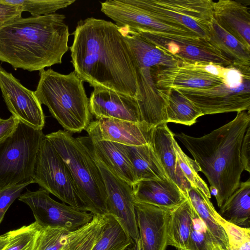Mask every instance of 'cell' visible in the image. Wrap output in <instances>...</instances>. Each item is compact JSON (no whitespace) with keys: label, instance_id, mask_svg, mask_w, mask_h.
<instances>
[{"label":"cell","instance_id":"cell-8","mask_svg":"<svg viewBox=\"0 0 250 250\" xmlns=\"http://www.w3.org/2000/svg\"><path fill=\"white\" fill-rule=\"evenodd\" d=\"M33 178L34 183L62 203L87 211L67 167L45 135L37 155Z\"/></svg>","mask_w":250,"mask_h":250},{"label":"cell","instance_id":"cell-33","mask_svg":"<svg viewBox=\"0 0 250 250\" xmlns=\"http://www.w3.org/2000/svg\"><path fill=\"white\" fill-rule=\"evenodd\" d=\"M42 226L35 221L9 231L8 243L3 250H35Z\"/></svg>","mask_w":250,"mask_h":250},{"label":"cell","instance_id":"cell-34","mask_svg":"<svg viewBox=\"0 0 250 250\" xmlns=\"http://www.w3.org/2000/svg\"><path fill=\"white\" fill-rule=\"evenodd\" d=\"M5 2L20 6L22 12H29L32 17L55 13L75 2V0H3Z\"/></svg>","mask_w":250,"mask_h":250},{"label":"cell","instance_id":"cell-44","mask_svg":"<svg viewBox=\"0 0 250 250\" xmlns=\"http://www.w3.org/2000/svg\"><path fill=\"white\" fill-rule=\"evenodd\" d=\"M133 250H142L141 242L140 239L135 242Z\"/></svg>","mask_w":250,"mask_h":250},{"label":"cell","instance_id":"cell-42","mask_svg":"<svg viewBox=\"0 0 250 250\" xmlns=\"http://www.w3.org/2000/svg\"><path fill=\"white\" fill-rule=\"evenodd\" d=\"M10 232L0 235V250H3L7 246L9 239Z\"/></svg>","mask_w":250,"mask_h":250},{"label":"cell","instance_id":"cell-21","mask_svg":"<svg viewBox=\"0 0 250 250\" xmlns=\"http://www.w3.org/2000/svg\"><path fill=\"white\" fill-rule=\"evenodd\" d=\"M132 188L135 201L163 208L173 209L187 199L170 179L141 180L135 183Z\"/></svg>","mask_w":250,"mask_h":250},{"label":"cell","instance_id":"cell-26","mask_svg":"<svg viewBox=\"0 0 250 250\" xmlns=\"http://www.w3.org/2000/svg\"><path fill=\"white\" fill-rule=\"evenodd\" d=\"M166 104V123L190 126L204 115L201 110L180 92L173 88L159 89Z\"/></svg>","mask_w":250,"mask_h":250},{"label":"cell","instance_id":"cell-17","mask_svg":"<svg viewBox=\"0 0 250 250\" xmlns=\"http://www.w3.org/2000/svg\"><path fill=\"white\" fill-rule=\"evenodd\" d=\"M152 129L145 123L101 118L91 121L85 130L87 136L95 140L140 146L150 144Z\"/></svg>","mask_w":250,"mask_h":250},{"label":"cell","instance_id":"cell-6","mask_svg":"<svg viewBox=\"0 0 250 250\" xmlns=\"http://www.w3.org/2000/svg\"><path fill=\"white\" fill-rule=\"evenodd\" d=\"M122 30L136 60L135 99L142 121L151 128L167 123L166 104L157 87L155 72L159 67L174 66L180 61L138 33Z\"/></svg>","mask_w":250,"mask_h":250},{"label":"cell","instance_id":"cell-5","mask_svg":"<svg viewBox=\"0 0 250 250\" xmlns=\"http://www.w3.org/2000/svg\"><path fill=\"white\" fill-rule=\"evenodd\" d=\"M67 167L78 195L93 215L108 213L104 181L90 151L80 137L59 130L45 135Z\"/></svg>","mask_w":250,"mask_h":250},{"label":"cell","instance_id":"cell-43","mask_svg":"<svg viewBox=\"0 0 250 250\" xmlns=\"http://www.w3.org/2000/svg\"><path fill=\"white\" fill-rule=\"evenodd\" d=\"M231 250H250V241L244 243L237 249Z\"/></svg>","mask_w":250,"mask_h":250},{"label":"cell","instance_id":"cell-30","mask_svg":"<svg viewBox=\"0 0 250 250\" xmlns=\"http://www.w3.org/2000/svg\"><path fill=\"white\" fill-rule=\"evenodd\" d=\"M106 223V214L93 215L90 222L69 233L62 250H91Z\"/></svg>","mask_w":250,"mask_h":250},{"label":"cell","instance_id":"cell-39","mask_svg":"<svg viewBox=\"0 0 250 250\" xmlns=\"http://www.w3.org/2000/svg\"><path fill=\"white\" fill-rule=\"evenodd\" d=\"M22 12L20 6L0 0V28L21 18Z\"/></svg>","mask_w":250,"mask_h":250},{"label":"cell","instance_id":"cell-40","mask_svg":"<svg viewBox=\"0 0 250 250\" xmlns=\"http://www.w3.org/2000/svg\"><path fill=\"white\" fill-rule=\"evenodd\" d=\"M19 122V120L12 115L6 119L0 118V143L14 133Z\"/></svg>","mask_w":250,"mask_h":250},{"label":"cell","instance_id":"cell-47","mask_svg":"<svg viewBox=\"0 0 250 250\" xmlns=\"http://www.w3.org/2000/svg\"><path fill=\"white\" fill-rule=\"evenodd\" d=\"M177 250H183L177 249Z\"/></svg>","mask_w":250,"mask_h":250},{"label":"cell","instance_id":"cell-1","mask_svg":"<svg viewBox=\"0 0 250 250\" xmlns=\"http://www.w3.org/2000/svg\"><path fill=\"white\" fill-rule=\"evenodd\" d=\"M73 34L71 62L83 82L135 98L136 60L122 29L90 17L79 21Z\"/></svg>","mask_w":250,"mask_h":250},{"label":"cell","instance_id":"cell-35","mask_svg":"<svg viewBox=\"0 0 250 250\" xmlns=\"http://www.w3.org/2000/svg\"><path fill=\"white\" fill-rule=\"evenodd\" d=\"M217 245H219L194 210L187 250H214Z\"/></svg>","mask_w":250,"mask_h":250},{"label":"cell","instance_id":"cell-7","mask_svg":"<svg viewBox=\"0 0 250 250\" xmlns=\"http://www.w3.org/2000/svg\"><path fill=\"white\" fill-rule=\"evenodd\" d=\"M44 134L19 122L14 133L0 143V190L33 183L37 155Z\"/></svg>","mask_w":250,"mask_h":250},{"label":"cell","instance_id":"cell-13","mask_svg":"<svg viewBox=\"0 0 250 250\" xmlns=\"http://www.w3.org/2000/svg\"><path fill=\"white\" fill-rule=\"evenodd\" d=\"M225 72V68L220 65L179 61L174 66L156 69L155 79L158 89L207 88L222 83L229 86L227 81L221 78Z\"/></svg>","mask_w":250,"mask_h":250},{"label":"cell","instance_id":"cell-10","mask_svg":"<svg viewBox=\"0 0 250 250\" xmlns=\"http://www.w3.org/2000/svg\"><path fill=\"white\" fill-rule=\"evenodd\" d=\"M158 18L181 25L208 41L213 20L212 0H137Z\"/></svg>","mask_w":250,"mask_h":250},{"label":"cell","instance_id":"cell-11","mask_svg":"<svg viewBox=\"0 0 250 250\" xmlns=\"http://www.w3.org/2000/svg\"><path fill=\"white\" fill-rule=\"evenodd\" d=\"M32 211L35 222L42 227L61 228L74 231L90 222L93 215L53 199L42 188L27 190L18 198Z\"/></svg>","mask_w":250,"mask_h":250},{"label":"cell","instance_id":"cell-28","mask_svg":"<svg viewBox=\"0 0 250 250\" xmlns=\"http://www.w3.org/2000/svg\"><path fill=\"white\" fill-rule=\"evenodd\" d=\"M219 214L226 221L243 228H250V179L240 182L238 188L220 208Z\"/></svg>","mask_w":250,"mask_h":250},{"label":"cell","instance_id":"cell-46","mask_svg":"<svg viewBox=\"0 0 250 250\" xmlns=\"http://www.w3.org/2000/svg\"><path fill=\"white\" fill-rule=\"evenodd\" d=\"M133 246L134 245L130 246L127 247V248H126L124 250H133Z\"/></svg>","mask_w":250,"mask_h":250},{"label":"cell","instance_id":"cell-19","mask_svg":"<svg viewBox=\"0 0 250 250\" xmlns=\"http://www.w3.org/2000/svg\"><path fill=\"white\" fill-rule=\"evenodd\" d=\"M89 100V109L96 119L111 118L144 123L134 97L103 88L94 87Z\"/></svg>","mask_w":250,"mask_h":250},{"label":"cell","instance_id":"cell-4","mask_svg":"<svg viewBox=\"0 0 250 250\" xmlns=\"http://www.w3.org/2000/svg\"><path fill=\"white\" fill-rule=\"evenodd\" d=\"M39 72L34 93L40 103L48 107L64 130L72 134L85 130L92 116L83 81L74 71L68 74L52 69Z\"/></svg>","mask_w":250,"mask_h":250},{"label":"cell","instance_id":"cell-3","mask_svg":"<svg viewBox=\"0 0 250 250\" xmlns=\"http://www.w3.org/2000/svg\"><path fill=\"white\" fill-rule=\"evenodd\" d=\"M64 15L21 18L0 28V61L30 72L61 64L68 50Z\"/></svg>","mask_w":250,"mask_h":250},{"label":"cell","instance_id":"cell-36","mask_svg":"<svg viewBox=\"0 0 250 250\" xmlns=\"http://www.w3.org/2000/svg\"><path fill=\"white\" fill-rule=\"evenodd\" d=\"M70 232L61 228L42 227L35 250H62Z\"/></svg>","mask_w":250,"mask_h":250},{"label":"cell","instance_id":"cell-12","mask_svg":"<svg viewBox=\"0 0 250 250\" xmlns=\"http://www.w3.org/2000/svg\"><path fill=\"white\" fill-rule=\"evenodd\" d=\"M192 102L205 115L250 110V75L238 86L225 83L207 88H172Z\"/></svg>","mask_w":250,"mask_h":250},{"label":"cell","instance_id":"cell-32","mask_svg":"<svg viewBox=\"0 0 250 250\" xmlns=\"http://www.w3.org/2000/svg\"><path fill=\"white\" fill-rule=\"evenodd\" d=\"M173 145L176 155V160L184 177L191 187L200 190L208 199L211 192L206 183L198 175L200 168L195 161L187 155L178 144L175 138Z\"/></svg>","mask_w":250,"mask_h":250},{"label":"cell","instance_id":"cell-45","mask_svg":"<svg viewBox=\"0 0 250 250\" xmlns=\"http://www.w3.org/2000/svg\"><path fill=\"white\" fill-rule=\"evenodd\" d=\"M214 250H224L220 246L217 245L214 249Z\"/></svg>","mask_w":250,"mask_h":250},{"label":"cell","instance_id":"cell-27","mask_svg":"<svg viewBox=\"0 0 250 250\" xmlns=\"http://www.w3.org/2000/svg\"><path fill=\"white\" fill-rule=\"evenodd\" d=\"M195 212L205 224L216 242L224 250H229L227 236L216 219L217 211L212 203L200 190L190 186L186 192Z\"/></svg>","mask_w":250,"mask_h":250},{"label":"cell","instance_id":"cell-15","mask_svg":"<svg viewBox=\"0 0 250 250\" xmlns=\"http://www.w3.org/2000/svg\"><path fill=\"white\" fill-rule=\"evenodd\" d=\"M180 61L232 67L230 62L208 40L155 32L137 33Z\"/></svg>","mask_w":250,"mask_h":250},{"label":"cell","instance_id":"cell-2","mask_svg":"<svg viewBox=\"0 0 250 250\" xmlns=\"http://www.w3.org/2000/svg\"><path fill=\"white\" fill-rule=\"evenodd\" d=\"M250 126V110L237 112L231 121L200 137L174 133L206 176L220 208L238 188L244 167L240 149Z\"/></svg>","mask_w":250,"mask_h":250},{"label":"cell","instance_id":"cell-18","mask_svg":"<svg viewBox=\"0 0 250 250\" xmlns=\"http://www.w3.org/2000/svg\"><path fill=\"white\" fill-rule=\"evenodd\" d=\"M134 208L142 250H166L172 209L135 201Z\"/></svg>","mask_w":250,"mask_h":250},{"label":"cell","instance_id":"cell-38","mask_svg":"<svg viewBox=\"0 0 250 250\" xmlns=\"http://www.w3.org/2000/svg\"><path fill=\"white\" fill-rule=\"evenodd\" d=\"M29 184L14 186L0 190V225L10 206Z\"/></svg>","mask_w":250,"mask_h":250},{"label":"cell","instance_id":"cell-25","mask_svg":"<svg viewBox=\"0 0 250 250\" xmlns=\"http://www.w3.org/2000/svg\"><path fill=\"white\" fill-rule=\"evenodd\" d=\"M124 146L132 166L135 183L146 180L169 179L150 144Z\"/></svg>","mask_w":250,"mask_h":250},{"label":"cell","instance_id":"cell-16","mask_svg":"<svg viewBox=\"0 0 250 250\" xmlns=\"http://www.w3.org/2000/svg\"><path fill=\"white\" fill-rule=\"evenodd\" d=\"M0 89L12 115L20 122L36 129L42 130L45 116L34 91L24 87L12 73L0 66Z\"/></svg>","mask_w":250,"mask_h":250},{"label":"cell","instance_id":"cell-29","mask_svg":"<svg viewBox=\"0 0 250 250\" xmlns=\"http://www.w3.org/2000/svg\"><path fill=\"white\" fill-rule=\"evenodd\" d=\"M194 212V209L187 197L171 210L168 228V245L187 250Z\"/></svg>","mask_w":250,"mask_h":250},{"label":"cell","instance_id":"cell-37","mask_svg":"<svg viewBox=\"0 0 250 250\" xmlns=\"http://www.w3.org/2000/svg\"><path fill=\"white\" fill-rule=\"evenodd\" d=\"M216 219L224 229L228 239L229 250L237 249L250 241V228H243L232 224L224 219L218 212Z\"/></svg>","mask_w":250,"mask_h":250},{"label":"cell","instance_id":"cell-24","mask_svg":"<svg viewBox=\"0 0 250 250\" xmlns=\"http://www.w3.org/2000/svg\"><path fill=\"white\" fill-rule=\"evenodd\" d=\"M208 42L243 74H250V49L224 30L213 18L208 26Z\"/></svg>","mask_w":250,"mask_h":250},{"label":"cell","instance_id":"cell-31","mask_svg":"<svg viewBox=\"0 0 250 250\" xmlns=\"http://www.w3.org/2000/svg\"><path fill=\"white\" fill-rule=\"evenodd\" d=\"M107 223L91 250H124L134 245L116 219L107 214Z\"/></svg>","mask_w":250,"mask_h":250},{"label":"cell","instance_id":"cell-9","mask_svg":"<svg viewBox=\"0 0 250 250\" xmlns=\"http://www.w3.org/2000/svg\"><path fill=\"white\" fill-rule=\"evenodd\" d=\"M101 11L121 29L136 33L155 32L167 35L199 37L186 27L158 18L137 0H108L101 2Z\"/></svg>","mask_w":250,"mask_h":250},{"label":"cell","instance_id":"cell-22","mask_svg":"<svg viewBox=\"0 0 250 250\" xmlns=\"http://www.w3.org/2000/svg\"><path fill=\"white\" fill-rule=\"evenodd\" d=\"M174 138V133L168 128L167 124L162 123L153 128L150 145L168 178L186 195V190L190 185L184 177L177 162L173 145Z\"/></svg>","mask_w":250,"mask_h":250},{"label":"cell","instance_id":"cell-14","mask_svg":"<svg viewBox=\"0 0 250 250\" xmlns=\"http://www.w3.org/2000/svg\"><path fill=\"white\" fill-rule=\"evenodd\" d=\"M90 152L104 181L108 214L116 219L135 243L140 239V237L134 208L135 199L132 186L115 174Z\"/></svg>","mask_w":250,"mask_h":250},{"label":"cell","instance_id":"cell-20","mask_svg":"<svg viewBox=\"0 0 250 250\" xmlns=\"http://www.w3.org/2000/svg\"><path fill=\"white\" fill-rule=\"evenodd\" d=\"M246 1H214L213 18L224 30L250 49V8Z\"/></svg>","mask_w":250,"mask_h":250},{"label":"cell","instance_id":"cell-41","mask_svg":"<svg viewBox=\"0 0 250 250\" xmlns=\"http://www.w3.org/2000/svg\"><path fill=\"white\" fill-rule=\"evenodd\" d=\"M250 126L244 136L240 149V158L245 170L250 173Z\"/></svg>","mask_w":250,"mask_h":250},{"label":"cell","instance_id":"cell-23","mask_svg":"<svg viewBox=\"0 0 250 250\" xmlns=\"http://www.w3.org/2000/svg\"><path fill=\"white\" fill-rule=\"evenodd\" d=\"M90 151L112 172L131 185L135 183L132 166L123 145L80 137Z\"/></svg>","mask_w":250,"mask_h":250}]
</instances>
